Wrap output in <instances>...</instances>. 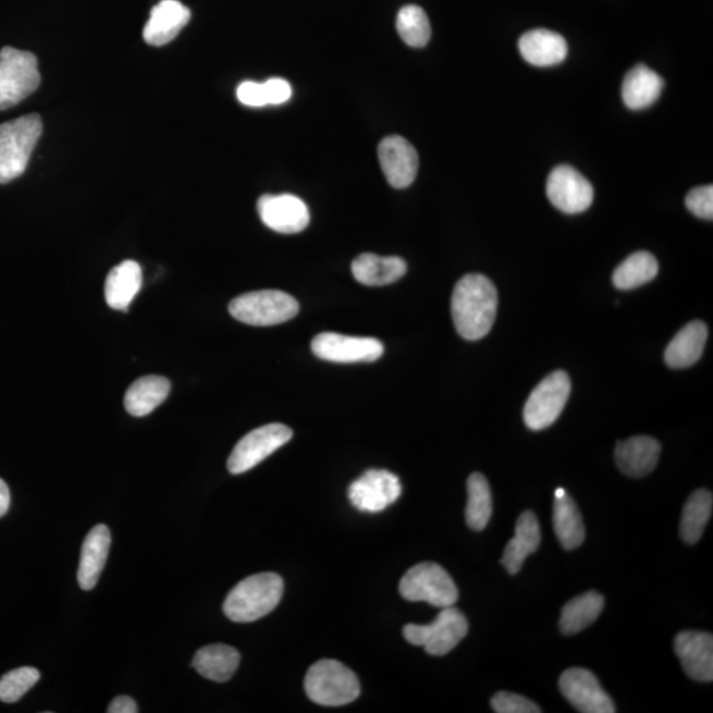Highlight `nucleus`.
<instances>
[{
    "instance_id": "obj_24",
    "label": "nucleus",
    "mask_w": 713,
    "mask_h": 713,
    "mask_svg": "<svg viewBox=\"0 0 713 713\" xmlns=\"http://www.w3.org/2000/svg\"><path fill=\"white\" fill-rule=\"evenodd\" d=\"M143 284L142 268L135 260H125L109 272L105 283V299L110 308L127 311Z\"/></svg>"
},
{
    "instance_id": "obj_35",
    "label": "nucleus",
    "mask_w": 713,
    "mask_h": 713,
    "mask_svg": "<svg viewBox=\"0 0 713 713\" xmlns=\"http://www.w3.org/2000/svg\"><path fill=\"white\" fill-rule=\"evenodd\" d=\"M40 680V673L35 667L12 669L0 678V700L16 703Z\"/></svg>"
},
{
    "instance_id": "obj_28",
    "label": "nucleus",
    "mask_w": 713,
    "mask_h": 713,
    "mask_svg": "<svg viewBox=\"0 0 713 713\" xmlns=\"http://www.w3.org/2000/svg\"><path fill=\"white\" fill-rule=\"evenodd\" d=\"M170 390L171 383L164 377L147 376L139 378L128 388L125 395L127 413L136 418L146 417L167 399Z\"/></svg>"
},
{
    "instance_id": "obj_33",
    "label": "nucleus",
    "mask_w": 713,
    "mask_h": 713,
    "mask_svg": "<svg viewBox=\"0 0 713 713\" xmlns=\"http://www.w3.org/2000/svg\"><path fill=\"white\" fill-rule=\"evenodd\" d=\"M493 514V500L491 487L481 474H472L468 479V505L465 518L470 529L481 531L485 529Z\"/></svg>"
},
{
    "instance_id": "obj_3",
    "label": "nucleus",
    "mask_w": 713,
    "mask_h": 713,
    "mask_svg": "<svg viewBox=\"0 0 713 713\" xmlns=\"http://www.w3.org/2000/svg\"><path fill=\"white\" fill-rule=\"evenodd\" d=\"M41 133L39 114L23 115L0 125V184H8L26 172Z\"/></svg>"
},
{
    "instance_id": "obj_19",
    "label": "nucleus",
    "mask_w": 713,
    "mask_h": 713,
    "mask_svg": "<svg viewBox=\"0 0 713 713\" xmlns=\"http://www.w3.org/2000/svg\"><path fill=\"white\" fill-rule=\"evenodd\" d=\"M662 446L650 437H635L616 446L615 457L622 472L640 479L653 472L659 464Z\"/></svg>"
},
{
    "instance_id": "obj_22",
    "label": "nucleus",
    "mask_w": 713,
    "mask_h": 713,
    "mask_svg": "<svg viewBox=\"0 0 713 713\" xmlns=\"http://www.w3.org/2000/svg\"><path fill=\"white\" fill-rule=\"evenodd\" d=\"M541 544V527L532 512L520 514L516 525V536L506 544L501 563L507 573L517 575L527 556L534 554Z\"/></svg>"
},
{
    "instance_id": "obj_36",
    "label": "nucleus",
    "mask_w": 713,
    "mask_h": 713,
    "mask_svg": "<svg viewBox=\"0 0 713 713\" xmlns=\"http://www.w3.org/2000/svg\"><path fill=\"white\" fill-rule=\"evenodd\" d=\"M492 709L497 713H541L531 700L512 692H499L492 698Z\"/></svg>"
},
{
    "instance_id": "obj_12",
    "label": "nucleus",
    "mask_w": 713,
    "mask_h": 713,
    "mask_svg": "<svg viewBox=\"0 0 713 713\" xmlns=\"http://www.w3.org/2000/svg\"><path fill=\"white\" fill-rule=\"evenodd\" d=\"M398 477L384 469H370L351 483L348 497L359 512L380 513L401 497Z\"/></svg>"
},
{
    "instance_id": "obj_11",
    "label": "nucleus",
    "mask_w": 713,
    "mask_h": 713,
    "mask_svg": "<svg viewBox=\"0 0 713 713\" xmlns=\"http://www.w3.org/2000/svg\"><path fill=\"white\" fill-rule=\"evenodd\" d=\"M311 348L316 357L336 364L374 362L384 352L380 340L332 332L318 334L312 340Z\"/></svg>"
},
{
    "instance_id": "obj_10",
    "label": "nucleus",
    "mask_w": 713,
    "mask_h": 713,
    "mask_svg": "<svg viewBox=\"0 0 713 713\" xmlns=\"http://www.w3.org/2000/svg\"><path fill=\"white\" fill-rule=\"evenodd\" d=\"M293 435V430L281 423L266 425L247 433L234 446L232 455L229 457V472L242 475L257 467L265 458L287 444Z\"/></svg>"
},
{
    "instance_id": "obj_34",
    "label": "nucleus",
    "mask_w": 713,
    "mask_h": 713,
    "mask_svg": "<svg viewBox=\"0 0 713 713\" xmlns=\"http://www.w3.org/2000/svg\"><path fill=\"white\" fill-rule=\"evenodd\" d=\"M396 30L402 40L413 48H423L431 39V24L423 9L408 4L396 16Z\"/></svg>"
},
{
    "instance_id": "obj_31",
    "label": "nucleus",
    "mask_w": 713,
    "mask_h": 713,
    "mask_svg": "<svg viewBox=\"0 0 713 713\" xmlns=\"http://www.w3.org/2000/svg\"><path fill=\"white\" fill-rule=\"evenodd\" d=\"M713 497L706 489H699L688 497L680 519V537L687 544H696L702 538L712 516Z\"/></svg>"
},
{
    "instance_id": "obj_7",
    "label": "nucleus",
    "mask_w": 713,
    "mask_h": 713,
    "mask_svg": "<svg viewBox=\"0 0 713 713\" xmlns=\"http://www.w3.org/2000/svg\"><path fill=\"white\" fill-rule=\"evenodd\" d=\"M402 598L425 601L438 607L455 605L458 591L454 579L437 563H420L408 569L399 585Z\"/></svg>"
},
{
    "instance_id": "obj_18",
    "label": "nucleus",
    "mask_w": 713,
    "mask_h": 713,
    "mask_svg": "<svg viewBox=\"0 0 713 713\" xmlns=\"http://www.w3.org/2000/svg\"><path fill=\"white\" fill-rule=\"evenodd\" d=\"M190 21V11L179 0H161L151 11L150 19L143 30L148 46L161 47L175 40Z\"/></svg>"
},
{
    "instance_id": "obj_26",
    "label": "nucleus",
    "mask_w": 713,
    "mask_h": 713,
    "mask_svg": "<svg viewBox=\"0 0 713 713\" xmlns=\"http://www.w3.org/2000/svg\"><path fill=\"white\" fill-rule=\"evenodd\" d=\"M665 88V81L649 66L640 64L626 74L623 83V99L626 108L643 110L655 103Z\"/></svg>"
},
{
    "instance_id": "obj_1",
    "label": "nucleus",
    "mask_w": 713,
    "mask_h": 713,
    "mask_svg": "<svg viewBox=\"0 0 713 713\" xmlns=\"http://www.w3.org/2000/svg\"><path fill=\"white\" fill-rule=\"evenodd\" d=\"M499 294L491 279L468 274L455 285L451 311L456 331L468 341L485 337L497 316Z\"/></svg>"
},
{
    "instance_id": "obj_39",
    "label": "nucleus",
    "mask_w": 713,
    "mask_h": 713,
    "mask_svg": "<svg viewBox=\"0 0 713 713\" xmlns=\"http://www.w3.org/2000/svg\"><path fill=\"white\" fill-rule=\"evenodd\" d=\"M266 101L268 105H282L293 96V88L288 81L283 78H270L263 83Z\"/></svg>"
},
{
    "instance_id": "obj_21",
    "label": "nucleus",
    "mask_w": 713,
    "mask_h": 713,
    "mask_svg": "<svg viewBox=\"0 0 713 713\" xmlns=\"http://www.w3.org/2000/svg\"><path fill=\"white\" fill-rule=\"evenodd\" d=\"M111 536L108 526L97 525L86 536L78 566V586L84 591H91L97 586L99 576L107 564Z\"/></svg>"
},
{
    "instance_id": "obj_9",
    "label": "nucleus",
    "mask_w": 713,
    "mask_h": 713,
    "mask_svg": "<svg viewBox=\"0 0 713 713\" xmlns=\"http://www.w3.org/2000/svg\"><path fill=\"white\" fill-rule=\"evenodd\" d=\"M570 394V380L566 371L557 370L532 390L524 408L525 425L532 431L553 426L561 417Z\"/></svg>"
},
{
    "instance_id": "obj_32",
    "label": "nucleus",
    "mask_w": 713,
    "mask_h": 713,
    "mask_svg": "<svg viewBox=\"0 0 713 713\" xmlns=\"http://www.w3.org/2000/svg\"><path fill=\"white\" fill-rule=\"evenodd\" d=\"M659 262L653 254L637 251L626 258L613 272V284L618 290H634L653 281L659 275Z\"/></svg>"
},
{
    "instance_id": "obj_41",
    "label": "nucleus",
    "mask_w": 713,
    "mask_h": 713,
    "mask_svg": "<svg viewBox=\"0 0 713 713\" xmlns=\"http://www.w3.org/2000/svg\"><path fill=\"white\" fill-rule=\"evenodd\" d=\"M10 502L11 495L8 483L0 479V518H2L4 514L9 512Z\"/></svg>"
},
{
    "instance_id": "obj_29",
    "label": "nucleus",
    "mask_w": 713,
    "mask_h": 713,
    "mask_svg": "<svg viewBox=\"0 0 713 713\" xmlns=\"http://www.w3.org/2000/svg\"><path fill=\"white\" fill-rule=\"evenodd\" d=\"M604 598L597 591H589L569 600L561 616L563 635L573 636L592 625L604 610Z\"/></svg>"
},
{
    "instance_id": "obj_6",
    "label": "nucleus",
    "mask_w": 713,
    "mask_h": 713,
    "mask_svg": "<svg viewBox=\"0 0 713 713\" xmlns=\"http://www.w3.org/2000/svg\"><path fill=\"white\" fill-rule=\"evenodd\" d=\"M40 81L34 53L12 47L0 49V110L24 101L39 88Z\"/></svg>"
},
{
    "instance_id": "obj_17",
    "label": "nucleus",
    "mask_w": 713,
    "mask_h": 713,
    "mask_svg": "<svg viewBox=\"0 0 713 713\" xmlns=\"http://www.w3.org/2000/svg\"><path fill=\"white\" fill-rule=\"evenodd\" d=\"M675 653L688 677L693 680H713V637L704 631H681L674 641Z\"/></svg>"
},
{
    "instance_id": "obj_27",
    "label": "nucleus",
    "mask_w": 713,
    "mask_h": 713,
    "mask_svg": "<svg viewBox=\"0 0 713 713\" xmlns=\"http://www.w3.org/2000/svg\"><path fill=\"white\" fill-rule=\"evenodd\" d=\"M238 650L223 643L208 644L197 651L192 661V667L204 678L223 684L232 679L239 666Z\"/></svg>"
},
{
    "instance_id": "obj_2",
    "label": "nucleus",
    "mask_w": 713,
    "mask_h": 713,
    "mask_svg": "<svg viewBox=\"0 0 713 713\" xmlns=\"http://www.w3.org/2000/svg\"><path fill=\"white\" fill-rule=\"evenodd\" d=\"M284 582L281 576L263 573L238 582L223 603V613L234 623H253L268 616L281 603Z\"/></svg>"
},
{
    "instance_id": "obj_38",
    "label": "nucleus",
    "mask_w": 713,
    "mask_h": 713,
    "mask_svg": "<svg viewBox=\"0 0 713 713\" xmlns=\"http://www.w3.org/2000/svg\"><path fill=\"white\" fill-rule=\"evenodd\" d=\"M238 101L245 107L249 108H263L268 107L263 84L254 83V81H245L238 86L237 89Z\"/></svg>"
},
{
    "instance_id": "obj_5",
    "label": "nucleus",
    "mask_w": 713,
    "mask_h": 713,
    "mask_svg": "<svg viewBox=\"0 0 713 713\" xmlns=\"http://www.w3.org/2000/svg\"><path fill=\"white\" fill-rule=\"evenodd\" d=\"M299 309L294 296L276 290L254 291L229 304V312L235 320L253 327L282 324L294 319Z\"/></svg>"
},
{
    "instance_id": "obj_37",
    "label": "nucleus",
    "mask_w": 713,
    "mask_h": 713,
    "mask_svg": "<svg viewBox=\"0 0 713 713\" xmlns=\"http://www.w3.org/2000/svg\"><path fill=\"white\" fill-rule=\"evenodd\" d=\"M686 207L693 216L703 220H712L713 217V187L703 185L688 192Z\"/></svg>"
},
{
    "instance_id": "obj_14",
    "label": "nucleus",
    "mask_w": 713,
    "mask_h": 713,
    "mask_svg": "<svg viewBox=\"0 0 713 713\" xmlns=\"http://www.w3.org/2000/svg\"><path fill=\"white\" fill-rule=\"evenodd\" d=\"M561 691L576 710L585 713H615L616 706L594 674L574 667L562 674Z\"/></svg>"
},
{
    "instance_id": "obj_42",
    "label": "nucleus",
    "mask_w": 713,
    "mask_h": 713,
    "mask_svg": "<svg viewBox=\"0 0 713 713\" xmlns=\"http://www.w3.org/2000/svg\"><path fill=\"white\" fill-rule=\"evenodd\" d=\"M564 494H566V491H564V489H557V491L555 492V499H560Z\"/></svg>"
},
{
    "instance_id": "obj_8",
    "label": "nucleus",
    "mask_w": 713,
    "mask_h": 713,
    "mask_svg": "<svg viewBox=\"0 0 713 713\" xmlns=\"http://www.w3.org/2000/svg\"><path fill=\"white\" fill-rule=\"evenodd\" d=\"M442 610L430 625H406L403 628L406 641L414 647H423L430 655H445L454 650L467 636L468 622L454 605Z\"/></svg>"
},
{
    "instance_id": "obj_25",
    "label": "nucleus",
    "mask_w": 713,
    "mask_h": 713,
    "mask_svg": "<svg viewBox=\"0 0 713 713\" xmlns=\"http://www.w3.org/2000/svg\"><path fill=\"white\" fill-rule=\"evenodd\" d=\"M709 337V330L703 321H692L681 328L677 336L668 344L665 361L672 369H686L697 364L702 357Z\"/></svg>"
},
{
    "instance_id": "obj_40",
    "label": "nucleus",
    "mask_w": 713,
    "mask_h": 713,
    "mask_svg": "<svg viewBox=\"0 0 713 713\" xmlns=\"http://www.w3.org/2000/svg\"><path fill=\"white\" fill-rule=\"evenodd\" d=\"M109 713H136L138 712V705H136L135 700L130 697H116L113 702L110 703Z\"/></svg>"
},
{
    "instance_id": "obj_15",
    "label": "nucleus",
    "mask_w": 713,
    "mask_h": 713,
    "mask_svg": "<svg viewBox=\"0 0 713 713\" xmlns=\"http://www.w3.org/2000/svg\"><path fill=\"white\" fill-rule=\"evenodd\" d=\"M378 159L388 183L393 188L410 187L418 175L419 157L410 142L393 135L378 146Z\"/></svg>"
},
{
    "instance_id": "obj_23",
    "label": "nucleus",
    "mask_w": 713,
    "mask_h": 713,
    "mask_svg": "<svg viewBox=\"0 0 713 713\" xmlns=\"http://www.w3.org/2000/svg\"><path fill=\"white\" fill-rule=\"evenodd\" d=\"M352 272L357 282L369 287H381L405 276L407 263L399 257H381L365 253L353 260Z\"/></svg>"
},
{
    "instance_id": "obj_30",
    "label": "nucleus",
    "mask_w": 713,
    "mask_h": 713,
    "mask_svg": "<svg viewBox=\"0 0 713 713\" xmlns=\"http://www.w3.org/2000/svg\"><path fill=\"white\" fill-rule=\"evenodd\" d=\"M554 530L563 549L575 550L586 541V527L578 505L566 493L554 502Z\"/></svg>"
},
{
    "instance_id": "obj_4",
    "label": "nucleus",
    "mask_w": 713,
    "mask_h": 713,
    "mask_svg": "<svg viewBox=\"0 0 713 713\" xmlns=\"http://www.w3.org/2000/svg\"><path fill=\"white\" fill-rule=\"evenodd\" d=\"M304 687L312 702L327 706L355 702L361 692L357 675L343 663L333 660L315 663L308 669Z\"/></svg>"
},
{
    "instance_id": "obj_13",
    "label": "nucleus",
    "mask_w": 713,
    "mask_h": 713,
    "mask_svg": "<svg viewBox=\"0 0 713 713\" xmlns=\"http://www.w3.org/2000/svg\"><path fill=\"white\" fill-rule=\"evenodd\" d=\"M548 197L561 212H586L593 202V187L588 180L570 165H557L548 179Z\"/></svg>"
},
{
    "instance_id": "obj_16",
    "label": "nucleus",
    "mask_w": 713,
    "mask_h": 713,
    "mask_svg": "<svg viewBox=\"0 0 713 713\" xmlns=\"http://www.w3.org/2000/svg\"><path fill=\"white\" fill-rule=\"evenodd\" d=\"M258 213L266 226L282 234L300 233L311 220L306 202L294 195H265L260 197Z\"/></svg>"
},
{
    "instance_id": "obj_20",
    "label": "nucleus",
    "mask_w": 713,
    "mask_h": 713,
    "mask_svg": "<svg viewBox=\"0 0 713 713\" xmlns=\"http://www.w3.org/2000/svg\"><path fill=\"white\" fill-rule=\"evenodd\" d=\"M518 48L527 63L548 67L563 63L568 54L566 39L549 29H534L520 37Z\"/></svg>"
}]
</instances>
